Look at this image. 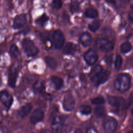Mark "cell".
<instances>
[{
	"label": "cell",
	"instance_id": "obj_1",
	"mask_svg": "<svg viewBox=\"0 0 133 133\" xmlns=\"http://www.w3.org/2000/svg\"><path fill=\"white\" fill-rule=\"evenodd\" d=\"M130 76L126 74H119L114 82L115 88L119 92H124L127 91L130 86Z\"/></svg>",
	"mask_w": 133,
	"mask_h": 133
},
{
	"label": "cell",
	"instance_id": "obj_2",
	"mask_svg": "<svg viewBox=\"0 0 133 133\" xmlns=\"http://www.w3.org/2000/svg\"><path fill=\"white\" fill-rule=\"evenodd\" d=\"M22 46L24 51L29 57L35 56L39 52L38 48L36 46L34 42L29 38H24L22 41Z\"/></svg>",
	"mask_w": 133,
	"mask_h": 133
},
{
	"label": "cell",
	"instance_id": "obj_3",
	"mask_svg": "<svg viewBox=\"0 0 133 133\" xmlns=\"http://www.w3.org/2000/svg\"><path fill=\"white\" fill-rule=\"evenodd\" d=\"M96 46L102 51L108 52L113 49L114 44L107 38H100L96 41Z\"/></svg>",
	"mask_w": 133,
	"mask_h": 133
},
{
	"label": "cell",
	"instance_id": "obj_4",
	"mask_svg": "<svg viewBox=\"0 0 133 133\" xmlns=\"http://www.w3.org/2000/svg\"><path fill=\"white\" fill-rule=\"evenodd\" d=\"M102 125L105 132H113L116 130L117 122V121L113 117L105 116L103 120Z\"/></svg>",
	"mask_w": 133,
	"mask_h": 133
},
{
	"label": "cell",
	"instance_id": "obj_5",
	"mask_svg": "<svg viewBox=\"0 0 133 133\" xmlns=\"http://www.w3.org/2000/svg\"><path fill=\"white\" fill-rule=\"evenodd\" d=\"M52 39L55 47L57 49H60L62 47L65 41L63 33L60 30H56L53 33Z\"/></svg>",
	"mask_w": 133,
	"mask_h": 133
},
{
	"label": "cell",
	"instance_id": "obj_6",
	"mask_svg": "<svg viewBox=\"0 0 133 133\" xmlns=\"http://www.w3.org/2000/svg\"><path fill=\"white\" fill-rule=\"evenodd\" d=\"M0 101L6 109H9L12 105L13 98L8 91L4 90L0 91Z\"/></svg>",
	"mask_w": 133,
	"mask_h": 133
},
{
	"label": "cell",
	"instance_id": "obj_7",
	"mask_svg": "<svg viewBox=\"0 0 133 133\" xmlns=\"http://www.w3.org/2000/svg\"><path fill=\"white\" fill-rule=\"evenodd\" d=\"M75 104V99L71 95H68L65 96L63 101V107L65 111H71L73 110Z\"/></svg>",
	"mask_w": 133,
	"mask_h": 133
},
{
	"label": "cell",
	"instance_id": "obj_8",
	"mask_svg": "<svg viewBox=\"0 0 133 133\" xmlns=\"http://www.w3.org/2000/svg\"><path fill=\"white\" fill-rule=\"evenodd\" d=\"M84 58L86 63L90 65L95 63L98 59V55L96 52L92 49L88 50L84 56Z\"/></svg>",
	"mask_w": 133,
	"mask_h": 133
},
{
	"label": "cell",
	"instance_id": "obj_9",
	"mask_svg": "<svg viewBox=\"0 0 133 133\" xmlns=\"http://www.w3.org/2000/svg\"><path fill=\"white\" fill-rule=\"evenodd\" d=\"M27 21L25 14H20L16 16L13 22V27L15 29H19L25 25Z\"/></svg>",
	"mask_w": 133,
	"mask_h": 133
},
{
	"label": "cell",
	"instance_id": "obj_10",
	"mask_svg": "<svg viewBox=\"0 0 133 133\" xmlns=\"http://www.w3.org/2000/svg\"><path fill=\"white\" fill-rule=\"evenodd\" d=\"M44 117V113L41 109H37L34 111L30 118V121L31 124H35L43 120Z\"/></svg>",
	"mask_w": 133,
	"mask_h": 133
},
{
	"label": "cell",
	"instance_id": "obj_11",
	"mask_svg": "<svg viewBox=\"0 0 133 133\" xmlns=\"http://www.w3.org/2000/svg\"><path fill=\"white\" fill-rule=\"evenodd\" d=\"M18 72L15 67H11L8 74V84L9 86L14 88L16 86V83L18 77Z\"/></svg>",
	"mask_w": 133,
	"mask_h": 133
},
{
	"label": "cell",
	"instance_id": "obj_12",
	"mask_svg": "<svg viewBox=\"0 0 133 133\" xmlns=\"http://www.w3.org/2000/svg\"><path fill=\"white\" fill-rule=\"evenodd\" d=\"M107 99L109 103L111 105L116 108H119L125 102V99L123 98L113 96H108Z\"/></svg>",
	"mask_w": 133,
	"mask_h": 133
},
{
	"label": "cell",
	"instance_id": "obj_13",
	"mask_svg": "<svg viewBox=\"0 0 133 133\" xmlns=\"http://www.w3.org/2000/svg\"><path fill=\"white\" fill-rule=\"evenodd\" d=\"M102 71L103 68L101 65H97L95 67H94L91 71L89 74V77L91 81L96 84Z\"/></svg>",
	"mask_w": 133,
	"mask_h": 133
},
{
	"label": "cell",
	"instance_id": "obj_14",
	"mask_svg": "<svg viewBox=\"0 0 133 133\" xmlns=\"http://www.w3.org/2000/svg\"><path fill=\"white\" fill-rule=\"evenodd\" d=\"M63 127V121L61 118L59 116H55L51 124V127L52 131L55 132H60Z\"/></svg>",
	"mask_w": 133,
	"mask_h": 133
},
{
	"label": "cell",
	"instance_id": "obj_15",
	"mask_svg": "<svg viewBox=\"0 0 133 133\" xmlns=\"http://www.w3.org/2000/svg\"><path fill=\"white\" fill-rule=\"evenodd\" d=\"M79 41L84 47H88L91 45L92 42L91 36L89 33L84 32L81 35Z\"/></svg>",
	"mask_w": 133,
	"mask_h": 133
},
{
	"label": "cell",
	"instance_id": "obj_16",
	"mask_svg": "<svg viewBox=\"0 0 133 133\" xmlns=\"http://www.w3.org/2000/svg\"><path fill=\"white\" fill-rule=\"evenodd\" d=\"M78 49L77 46L73 43L69 42L64 46L63 52L65 55H71L75 53Z\"/></svg>",
	"mask_w": 133,
	"mask_h": 133
},
{
	"label": "cell",
	"instance_id": "obj_17",
	"mask_svg": "<svg viewBox=\"0 0 133 133\" xmlns=\"http://www.w3.org/2000/svg\"><path fill=\"white\" fill-rule=\"evenodd\" d=\"M32 106L30 103H28L22 106L19 111V115L21 118L26 117L31 112Z\"/></svg>",
	"mask_w": 133,
	"mask_h": 133
},
{
	"label": "cell",
	"instance_id": "obj_18",
	"mask_svg": "<svg viewBox=\"0 0 133 133\" xmlns=\"http://www.w3.org/2000/svg\"><path fill=\"white\" fill-rule=\"evenodd\" d=\"M110 72L109 71L105 70L103 72L102 71L95 84L98 86L100 84H102L105 83L108 79L110 76Z\"/></svg>",
	"mask_w": 133,
	"mask_h": 133
},
{
	"label": "cell",
	"instance_id": "obj_19",
	"mask_svg": "<svg viewBox=\"0 0 133 133\" xmlns=\"http://www.w3.org/2000/svg\"><path fill=\"white\" fill-rule=\"evenodd\" d=\"M51 81L53 83L55 88L57 89H61L63 85V79L58 76H52L51 77Z\"/></svg>",
	"mask_w": 133,
	"mask_h": 133
},
{
	"label": "cell",
	"instance_id": "obj_20",
	"mask_svg": "<svg viewBox=\"0 0 133 133\" xmlns=\"http://www.w3.org/2000/svg\"><path fill=\"white\" fill-rule=\"evenodd\" d=\"M33 88L34 91L37 93H42L45 90V86L41 81H36L33 85Z\"/></svg>",
	"mask_w": 133,
	"mask_h": 133
},
{
	"label": "cell",
	"instance_id": "obj_21",
	"mask_svg": "<svg viewBox=\"0 0 133 133\" xmlns=\"http://www.w3.org/2000/svg\"><path fill=\"white\" fill-rule=\"evenodd\" d=\"M85 15L86 17L89 18H96L98 16L97 10L93 8H88L85 12Z\"/></svg>",
	"mask_w": 133,
	"mask_h": 133
},
{
	"label": "cell",
	"instance_id": "obj_22",
	"mask_svg": "<svg viewBox=\"0 0 133 133\" xmlns=\"http://www.w3.org/2000/svg\"><path fill=\"white\" fill-rule=\"evenodd\" d=\"M45 60L47 64L50 69L54 70L57 67V62L53 57L47 56L45 58Z\"/></svg>",
	"mask_w": 133,
	"mask_h": 133
},
{
	"label": "cell",
	"instance_id": "obj_23",
	"mask_svg": "<svg viewBox=\"0 0 133 133\" xmlns=\"http://www.w3.org/2000/svg\"><path fill=\"white\" fill-rule=\"evenodd\" d=\"M105 113V108L103 106H98L94 110V114L97 117H102Z\"/></svg>",
	"mask_w": 133,
	"mask_h": 133
},
{
	"label": "cell",
	"instance_id": "obj_24",
	"mask_svg": "<svg viewBox=\"0 0 133 133\" xmlns=\"http://www.w3.org/2000/svg\"><path fill=\"white\" fill-rule=\"evenodd\" d=\"M49 18L46 14H44L36 20V23L38 25L43 26L48 20Z\"/></svg>",
	"mask_w": 133,
	"mask_h": 133
},
{
	"label": "cell",
	"instance_id": "obj_25",
	"mask_svg": "<svg viewBox=\"0 0 133 133\" xmlns=\"http://www.w3.org/2000/svg\"><path fill=\"white\" fill-rule=\"evenodd\" d=\"M100 26V22L99 20H96L92 21L88 25V28L90 31L92 32H96L98 30Z\"/></svg>",
	"mask_w": 133,
	"mask_h": 133
},
{
	"label": "cell",
	"instance_id": "obj_26",
	"mask_svg": "<svg viewBox=\"0 0 133 133\" xmlns=\"http://www.w3.org/2000/svg\"><path fill=\"white\" fill-rule=\"evenodd\" d=\"M121 51L123 53H127L130 51L132 48V46L131 44L129 42H125L122 44L121 46Z\"/></svg>",
	"mask_w": 133,
	"mask_h": 133
},
{
	"label": "cell",
	"instance_id": "obj_27",
	"mask_svg": "<svg viewBox=\"0 0 133 133\" xmlns=\"http://www.w3.org/2000/svg\"><path fill=\"white\" fill-rule=\"evenodd\" d=\"M79 111L83 114L88 115L91 113V108L88 105H84L79 108Z\"/></svg>",
	"mask_w": 133,
	"mask_h": 133
},
{
	"label": "cell",
	"instance_id": "obj_28",
	"mask_svg": "<svg viewBox=\"0 0 133 133\" xmlns=\"http://www.w3.org/2000/svg\"><path fill=\"white\" fill-rule=\"evenodd\" d=\"M122 63H123V59L122 57L120 55H117L116 56L115 60L114 62L115 68L117 71H118L120 70V69L121 68Z\"/></svg>",
	"mask_w": 133,
	"mask_h": 133
},
{
	"label": "cell",
	"instance_id": "obj_29",
	"mask_svg": "<svg viewBox=\"0 0 133 133\" xmlns=\"http://www.w3.org/2000/svg\"><path fill=\"white\" fill-rule=\"evenodd\" d=\"M10 51L11 52V54H12V55L16 57V58H19L20 56V51L18 49V48L17 47V46L15 45V44H12L11 47H10Z\"/></svg>",
	"mask_w": 133,
	"mask_h": 133
},
{
	"label": "cell",
	"instance_id": "obj_30",
	"mask_svg": "<svg viewBox=\"0 0 133 133\" xmlns=\"http://www.w3.org/2000/svg\"><path fill=\"white\" fill-rule=\"evenodd\" d=\"M70 9L71 12H77L79 10V5L77 2H72L70 5Z\"/></svg>",
	"mask_w": 133,
	"mask_h": 133
},
{
	"label": "cell",
	"instance_id": "obj_31",
	"mask_svg": "<svg viewBox=\"0 0 133 133\" xmlns=\"http://www.w3.org/2000/svg\"><path fill=\"white\" fill-rule=\"evenodd\" d=\"M105 102V100L103 97L101 96L96 97L92 99L91 103L93 104H97V105H100L104 103Z\"/></svg>",
	"mask_w": 133,
	"mask_h": 133
},
{
	"label": "cell",
	"instance_id": "obj_32",
	"mask_svg": "<svg viewBox=\"0 0 133 133\" xmlns=\"http://www.w3.org/2000/svg\"><path fill=\"white\" fill-rule=\"evenodd\" d=\"M52 4L55 9H59L61 8L62 6V0H52Z\"/></svg>",
	"mask_w": 133,
	"mask_h": 133
},
{
	"label": "cell",
	"instance_id": "obj_33",
	"mask_svg": "<svg viewBox=\"0 0 133 133\" xmlns=\"http://www.w3.org/2000/svg\"><path fill=\"white\" fill-rule=\"evenodd\" d=\"M131 103H132V94H131L129 97V98L128 99L126 102H125V101L124 102V106H123L124 109H128L130 107V105L131 104Z\"/></svg>",
	"mask_w": 133,
	"mask_h": 133
},
{
	"label": "cell",
	"instance_id": "obj_34",
	"mask_svg": "<svg viewBox=\"0 0 133 133\" xmlns=\"http://www.w3.org/2000/svg\"><path fill=\"white\" fill-rule=\"evenodd\" d=\"M105 61L108 64H111L113 62V56L109 55L105 57Z\"/></svg>",
	"mask_w": 133,
	"mask_h": 133
},
{
	"label": "cell",
	"instance_id": "obj_35",
	"mask_svg": "<svg viewBox=\"0 0 133 133\" xmlns=\"http://www.w3.org/2000/svg\"><path fill=\"white\" fill-rule=\"evenodd\" d=\"M128 19L129 20L132 22L133 20V10H132V7H131V10L128 14Z\"/></svg>",
	"mask_w": 133,
	"mask_h": 133
},
{
	"label": "cell",
	"instance_id": "obj_36",
	"mask_svg": "<svg viewBox=\"0 0 133 133\" xmlns=\"http://www.w3.org/2000/svg\"><path fill=\"white\" fill-rule=\"evenodd\" d=\"M87 132H97V131L94 128L90 127V128H87Z\"/></svg>",
	"mask_w": 133,
	"mask_h": 133
},
{
	"label": "cell",
	"instance_id": "obj_37",
	"mask_svg": "<svg viewBox=\"0 0 133 133\" xmlns=\"http://www.w3.org/2000/svg\"><path fill=\"white\" fill-rule=\"evenodd\" d=\"M108 3L111 4H114L116 3V0H105Z\"/></svg>",
	"mask_w": 133,
	"mask_h": 133
},
{
	"label": "cell",
	"instance_id": "obj_38",
	"mask_svg": "<svg viewBox=\"0 0 133 133\" xmlns=\"http://www.w3.org/2000/svg\"><path fill=\"white\" fill-rule=\"evenodd\" d=\"M75 132H82V130H81L80 129H77V130H76L75 131Z\"/></svg>",
	"mask_w": 133,
	"mask_h": 133
},
{
	"label": "cell",
	"instance_id": "obj_39",
	"mask_svg": "<svg viewBox=\"0 0 133 133\" xmlns=\"http://www.w3.org/2000/svg\"><path fill=\"white\" fill-rule=\"evenodd\" d=\"M129 1H131V0H129Z\"/></svg>",
	"mask_w": 133,
	"mask_h": 133
}]
</instances>
